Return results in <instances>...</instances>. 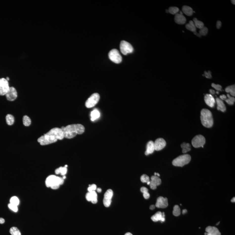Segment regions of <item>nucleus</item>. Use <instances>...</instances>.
<instances>
[{"instance_id": "obj_1", "label": "nucleus", "mask_w": 235, "mask_h": 235, "mask_svg": "<svg viewBox=\"0 0 235 235\" xmlns=\"http://www.w3.org/2000/svg\"><path fill=\"white\" fill-rule=\"evenodd\" d=\"M64 133L61 128H54L39 137L38 139L41 145L45 146L56 142L58 140H62Z\"/></svg>"}, {"instance_id": "obj_2", "label": "nucleus", "mask_w": 235, "mask_h": 235, "mask_svg": "<svg viewBox=\"0 0 235 235\" xmlns=\"http://www.w3.org/2000/svg\"><path fill=\"white\" fill-rule=\"evenodd\" d=\"M64 133V138L72 139L77 135L84 133L85 128L82 124H72L61 128Z\"/></svg>"}, {"instance_id": "obj_3", "label": "nucleus", "mask_w": 235, "mask_h": 235, "mask_svg": "<svg viewBox=\"0 0 235 235\" xmlns=\"http://www.w3.org/2000/svg\"><path fill=\"white\" fill-rule=\"evenodd\" d=\"M201 121L202 125L206 128H211L213 125V115L211 111L207 109H203L201 111Z\"/></svg>"}, {"instance_id": "obj_4", "label": "nucleus", "mask_w": 235, "mask_h": 235, "mask_svg": "<svg viewBox=\"0 0 235 235\" xmlns=\"http://www.w3.org/2000/svg\"><path fill=\"white\" fill-rule=\"evenodd\" d=\"M64 179L62 178L58 177L55 175H50L46 178L45 185L48 188H51L54 185L60 186L64 183Z\"/></svg>"}, {"instance_id": "obj_5", "label": "nucleus", "mask_w": 235, "mask_h": 235, "mask_svg": "<svg viewBox=\"0 0 235 235\" xmlns=\"http://www.w3.org/2000/svg\"><path fill=\"white\" fill-rule=\"evenodd\" d=\"M191 159V157L189 154L181 155L173 160L172 165L175 166L182 167L189 163Z\"/></svg>"}, {"instance_id": "obj_6", "label": "nucleus", "mask_w": 235, "mask_h": 235, "mask_svg": "<svg viewBox=\"0 0 235 235\" xmlns=\"http://www.w3.org/2000/svg\"><path fill=\"white\" fill-rule=\"evenodd\" d=\"M110 59L116 64H119L122 61V57L118 50L113 49L108 53Z\"/></svg>"}, {"instance_id": "obj_7", "label": "nucleus", "mask_w": 235, "mask_h": 235, "mask_svg": "<svg viewBox=\"0 0 235 235\" xmlns=\"http://www.w3.org/2000/svg\"><path fill=\"white\" fill-rule=\"evenodd\" d=\"M206 143V139L202 135H199L195 136L192 141V144L194 147L197 148L203 146Z\"/></svg>"}, {"instance_id": "obj_8", "label": "nucleus", "mask_w": 235, "mask_h": 235, "mask_svg": "<svg viewBox=\"0 0 235 235\" xmlns=\"http://www.w3.org/2000/svg\"><path fill=\"white\" fill-rule=\"evenodd\" d=\"M100 95L98 93H94L91 95L85 102V106L87 108H91L95 106L99 102Z\"/></svg>"}, {"instance_id": "obj_9", "label": "nucleus", "mask_w": 235, "mask_h": 235, "mask_svg": "<svg viewBox=\"0 0 235 235\" xmlns=\"http://www.w3.org/2000/svg\"><path fill=\"white\" fill-rule=\"evenodd\" d=\"M120 48L121 52L124 55L131 53L133 51V48L132 45L129 43L125 41H122L121 42Z\"/></svg>"}, {"instance_id": "obj_10", "label": "nucleus", "mask_w": 235, "mask_h": 235, "mask_svg": "<svg viewBox=\"0 0 235 235\" xmlns=\"http://www.w3.org/2000/svg\"><path fill=\"white\" fill-rule=\"evenodd\" d=\"M10 87L8 81L6 78H0V95H5Z\"/></svg>"}, {"instance_id": "obj_11", "label": "nucleus", "mask_w": 235, "mask_h": 235, "mask_svg": "<svg viewBox=\"0 0 235 235\" xmlns=\"http://www.w3.org/2000/svg\"><path fill=\"white\" fill-rule=\"evenodd\" d=\"M113 195V191L111 189L107 190L104 195L103 204L105 206L108 207L111 204V199Z\"/></svg>"}, {"instance_id": "obj_12", "label": "nucleus", "mask_w": 235, "mask_h": 235, "mask_svg": "<svg viewBox=\"0 0 235 235\" xmlns=\"http://www.w3.org/2000/svg\"><path fill=\"white\" fill-rule=\"evenodd\" d=\"M5 95L7 100L13 101L16 100L18 97V92L16 88L14 87H10L8 91Z\"/></svg>"}, {"instance_id": "obj_13", "label": "nucleus", "mask_w": 235, "mask_h": 235, "mask_svg": "<svg viewBox=\"0 0 235 235\" xmlns=\"http://www.w3.org/2000/svg\"><path fill=\"white\" fill-rule=\"evenodd\" d=\"M168 206V199L167 198L160 196L157 199L155 206L157 208H166Z\"/></svg>"}, {"instance_id": "obj_14", "label": "nucleus", "mask_w": 235, "mask_h": 235, "mask_svg": "<svg viewBox=\"0 0 235 235\" xmlns=\"http://www.w3.org/2000/svg\"><path fill=\"white\" fill-rule=\"evenodd\" d=\"M154 143L155 150L156 151H160L165 148L166 146V142L162 138H159L155 141Z\"/></svg>"}, {"instance_id": "obj_15", "label": "nucleus", "mask_w": 235, "mask_h": 235, "mask_svg": "<svg viewBox=\"0 0 235 235\" xmlns=\"http://www.w3.org/2000/svg\"><path fill=\"white\" fill-rule=\"evenodd\" d=\"M150 187L152 190H155L157 186H159L161 184V180L159 177L155 175L152 176L151 177V181H150Z\"/></svg>"}, {"instance_id": "obj_16", "label": "nucleus", "mask_w": 235, "mask_h": 235, "mask_svg": "<svg viewBox=\"0 0 235 235\" xmlns=\"http://www.w3.org/2000/svg\"><path fill=\"white\" fill-rule=\"evenodd\" d=\"M86 199L88 202H91L93 204H96L97 202V194L95 191L87 192L86 195Z\"/></svg>"}, {"instance_id": "obj_17", "label": "nucleus", "mask_w": 235, "mask_h": 235, "mask_svg": "<svg viewBox=\"0 0 235 235\" xmlns=\"http://www.w3.org/2000/svg\"><path fill=\"white\" fill-rule=\"evenodd\" d=\"M151 219L154 222H157L159 221H160L161 222H164L165 221V213H162L160 211L158 212L151 216Z\"/></svg>"}, {"instance_id": "obj_18", "label": "nucleus", "mask_w": 235, "mask_h": 235, "mask_svg": "<svg viewBox=\"0 0 235 235\" xmlns=\"http://www.w3.org/2000/svg\"><path fill=\"white\" fill-rule=\"evenodd\" d=\"M205 102L208 106L213 107L215 106V101L212 95L211 94H206L204 97Z\"/></svg>"}, {"instance_id": "obj_19", "label": "nucleus", "mask_w": 235, "mask_h": 235, "mask_svg": "<svg viewBox=\"0 0 235 235\" xmlns=\"http://www.w3.org/2000/svg\"><path fill=\"white\" fill-rule=\"evenodd\" d=\"M206 235H221L220 232L215 227L209 226L206 229Z\"/></svg>"}, {"instance_id": "obj_20", "label": "nucleus", "mask_w": 235, "mask_h": 235, "mask_svg": "<svg viewBox=\"0 0 235 235\" xmlns=\"http://www.w3.org/2000/svg\"><path fill=\"white\" fill-rule=\"evenodd\" d=\"M155 146H154V143L152 141H150L147 144L146 146V150L145 152V155H146L152 154L155 151Z\"/></svg>"}, {"instance_id": "obj_21", "label": "nucleus", "mask_w": 235, "mask_h": 235, "mask_svg": "<svg viewBox=\"0 0 235 235\" xmlns=\"http://www.w3.org/2000/svg\"><path fill=\"white\" fill-rule=\"evenodd\" d=\"M174 20L175 22L177 24H183L186 23V19L183 15H181L180 14L177 13L175 15Z\"/></svg>"}, {"instance_id": "obj_22", "label": "nucleus", "mask_w": 235, "mask_h": 235, "mask_svg": "<svg viewBox=\"0 0 235 235\" xmlns=\"http://www.w3.org/2000/svg\"><path fill=\"white\" fill-rule=\"evenodd\" d=\"M216 102L217 103V109L219 110V111H221L222 112H225L226 111V106L224 104L223 101L221 99L217 98L216 99Z\"/></svg>"}, {"instance_id": "obj_23", "label": "nucleus", "mask_w": 235, "mask_h": 235, "mask_svg": "<svg viewBox=\"0 0 235 235\" xmlns=\"http://www.w3.org/2000/svg\"><path fill=\"white\" fill-rule=\"evenodd\" d=\"M182 11L186 15L190 16L193 14L194 11L191 7L188 6H183L182 8Z\"/></svg>"}, {"instance_id": "obj_24", "label": "nucleus", "mask_w": 235, "mask_h": 235, "mask_svg": "<svg viewBox=\"0 0 235 235\" xmlns=\"http://www.w3.org/2000/svg\"><path fill=\"white\" fill-rule=\"evenodd\" d=\"M100 116V113L98 110L95 109L91 113V119L92 121L96 120Z\"/></svg>"}, {"instance_id": "obj_25", "label": "nucleus", "mask_w": 235, "mask_h": 235, "mask_svg": "<svg viewBox=\"0 0 235 235\" xmlns=\"http://www.w3.org/2000/svg\"><path fill=\"white\" fill-rule=\"evenodd\" d=\"M67 167H60L59 168L57 169L55 171V173L56 174H61V175L63 176H64L66 175V174L67 172Z\"/></svg>"}, {"instance_id": "obj_26", "label": "nucleus", "mask_w": 235, "mask_h": 235, "mask_svg": "<svg viewBox=\"0 0 235 235\" xmlns=\"http://www.w3.org/2000/svg\"><path fill=\"white\" fill-rule=\"evenodd\" d=\"M181 147L182 149V152L183 153H186L191 150V146L189 143L183 142L181 144Z\"/></svg>"}, {"instance_id": "obj_27", "label": "nucleus", "mask_w": 235, "mask_h": 235, "mask_svg": "<svg viewBox=\"0 0 235 235\" xmlns=\"http://www.w3.org/2000/svg\"><path fill=\"white\" fill-rule=\"evenodd\" d=\"M186 29H188L189 30H190V31H192V32H194L195 31H196V27L195 26L193 21H190L189 22V23L186 24Z\"/></svg>"}, {"instance_id": "obj_28", "label": "nucleus", "mask_w": 235, "mask_h": 235, "mask_svg": "<svg viewBox=\"0 0 235 235\" xmlns=\"http://www.w3.org/2000/svg\"><path fill=\"white\" fill-rule=\"evenodd\" d=\"M6 120L7 123L9 126L12 125L15 122L14 117L12 115H10V114H8L7 115V116L6 117Z\"/></svg>"}, {"instance_id": "obj_29", "label": "nucleus", "mask_w": 235, "mask_h": 235, "mask_svg": "<svg viewBox=\"0 0 235 235\" xmlns=\"http://www.w3.org/2000/svg\"><path fill=\"white\" fill-rule=\"evenodd\" d=\"M225 91L227 93H230V95L233 96H235V85H232L226 87L225 89Z\"/></svg>"}, {"instance_id": "obj_30", "label": "nucleus", "mask_w": 235, "mask_h": 235, "mask_svg": "<svg viewBox=\"0 0 235 235\" xmlns=\"http://www.w3.org/2000/svg\"><path fill=\"white\" fill-rule=\"evenodd\" d=\"M10 233L11 235H21L20 231L16 227H12L10 230Z\"/></svg>"}, {"instance_id": "obj_31", "label": "nucleus", "mask_w": 235, "mask_h": 235, "mask_svg": "<svg viewBox=\"0 0 235 235\" xmlns=\"http://www.w3.org/2000/svg\"><path fill=\"white\" fill-rule=\"evenodd\" d=\"M193 21H194V23L195 27H197L200 29L204 27V25L203 23L200 21L198 20L197 18H193Z\"/></svg>"}, {"instance_id": "obj_32", "label": "nucleus", "mask_w": 235, "mask_h": 235, "mask_svg": "<svg viewBox=\"0 0 235 235\" xmlns=\"http://www.w3.org/2000/svg\"><path fill=\"white\" fill-rule=\"evenodd\" d=\"M10 203L18 206L20 204V200L18 197H17L16 196H14L11 197V198L10 200Z\"/></svg>"}, {"instance_id": "obj_33", "label": "nucleus", "mask_w": 235, "mask_h": 235, "mask_svg": "<svg viewBox=\"0 0 235 235\" xmlns=\"http://www.w3.org/2000/svg\"><path fill=\"white\" fill-rule=\"evenodd\" d=\"M31 119L27 115H25L23 118V123L24 126H29L31 124Z\"/></svg>"}, {"instance_id": "obj_34", "label": "nucleus", "mask_w": 235, "mask_h": 235, "mask_svg": "<svg viewBox=\"0 0 235 235\" xmlns=\"http://www.w3.org/2000/svg\"><path fill=\"white\" fill-rule=\"evenodd\" d=\"M181 210L178 205H175L173 208V214L175 216H178L180 215Z\"/></svg>"}, {"instance_id": "obj_35", "label": "nucleus", "mask_w": 235, "mask_h": 235, "mask_svg": "<svg viewBox=\"0 0 235 235\" xmlns=\"http://www.w3.org/2000/svg\"><path fill=\"white\" fill-rule=\"evenodd\" d=\"M227 96L228 97V99H226L225 101L229 105H233L235 101V98L233 97L230 96L229 94H227Z\"/></svg>"}, {"instance_id": "obj_36", "label": "nucleus", "mask_w": 235, "mask_h": 235, "mask_svg": "<svg viewBox=\"0 0 235 235\" xmlns=\"http://www.w3.org/2000/svg\"><path fill=\"white\" fill-rule=\"evenodd\" d=\"M169 13L172 15H176L179 11V8L175 7H171L168 9Z\"/></svg>"}, {"instance_id": "obj_37", "label": "nucleus", "mask_w": 235, "mask_h": 235, "mask_svg": "<svg viewBox=\"0 0 235 235\" xmlns=\"http://www.w3.org/2000/svg\"><path fill=\"white\" fill-rule=\"evenodd\" d=\"M141 181L143 183H147L150 182V177L146 174L142 175L141 177Z\"/></svg>"}, {"instance_id": "obj_38", "label": "nucleus", "mask_w": 235, "mask_h": 235, "mask_svg": "<svg viewBox=\"0 0 235 235\" xmlns=\"http://www.w3.org/2000/svg\"><path fill=\"white\" fill-rule=\"evenodd\" d=\"M8 207L10 210H12V211L14 212L15 213H17L18 211V206H17L16 205H13L11 203H9L8 205Z\"/></svg>"}, {"instance_id": "obj_39", "label": "nucleus", "mask_w": 235, "mask_h": 235, "mask_svg": "<svg viewBox=\"0 0 235 235\" xmlns=\"http://www.w3.org/2000/svg\"><path fill=\"white\" fill-rule=\"evenodd\" d=\"M208 32V29L207 27H204L201 28L199 31V34L201 36H205L206 35Z\"/></svg>"}, {"instance_id": "obj_40", "label": "nucleus", "mask_w": 235, "mask_h": 235, "mask_svg": "<svg viewBox=\"0 0 235 235\" xmlns=\"http://www.w3.org/2000/svg\"><path fill=\"white\" fill-rule=\"evenodd\" d=\"M97 189V186L95 184H92L91 185H89L88 188L87 189V190L88 192L95 191Z\"/></svg>"}, {"instance_id": "obj_41", "label": "nucleus", "mask_w": 235, "mask_h": 235, "mask_svg": "<svg viewBox=\"0 0 235 235\" xmlns=\"http://www.w3.org/2000/svg\"><path fill=\"white\" fill-rule=\"evenodd\" d=\"M212 86L218 91H222V87L219 85H216V84H215L214 83H213V84H212Z\"/></svg>"}, {"instance_id": "obj_42", "label": "nucleus", "mask_w": 235, "mask_h": 235, "mask_svg": "<svg viewBox=\"0 0 235 235\" xmlns=\"http://www.w3.org/2000/svg\"><path fill=\"white\" fill-rule=\"evenodd\" d=\"M204 75H205V76L206 77V78H212L211 72L210 71H209L208 72L205 71L204 72Z\"/></svg>"}, {"instance_id": "obj_43", "label": "nucleus", "mask_w": 235, "mask_h": 235, "mask_svg": "<svg viewBox=\"0 0 235 235\" xmlns=\"http://www.w3.org/2000/svg\"><path fill=\"white\" fill-rule=\"evenodd\" d=\"M143 197L144 198L146 199H148L150 197V193L148 192H145L143 193Z\"/></svg>"}, {"instance_id": "obj_44", "label": "nucleus", "mask_w": 235, "mask_h": 235, "mask_svg": "<svg viewBox=\"0 0 235 235\" xmlns=\"http://www.w3.org/2000/svg\"><path fill=\"white\" fill-rule=\"evenodd\" d=\"M221 25H222V23H221L220 21H217V23H216V27H217V29H219L221 27Z\"/></svg>"}, {"instance_id": "obj_45", "label": "nucleus", "mask_w": 235, "mask_h": 235, "mask_svg": "<svg viewBox=\"0 0 235 235\" xmlns=\"http://www.w3.org/2000/svg\"><path fill=\"white\" fill-rule=\"evenodd\" d=\"M227 99V96L225 95H222L220 96V99L222 100H225Z\"/></svg>"}, {"instance_id": "obj_46", "label": "nucleus", "mask_w": 235, "mask_h": 235, "mask_svg": "<svg viewBox=\"0 0 235 235\" xmlns=\"http://www.w3.org/2000/svg\"><path fill=\"white\" fill-rule=\"evenodd\" d=\"M5 222V220L4 219L2 218H0V224H3Z\"/></svg>"}, {"instance_id": "obj_47", "label": "nucleus", "mask_w": 235, "mask_h": 235, "mask_svg": "<svg viewBox=\"0 0 235 235\" xmlns=\"http://www.w3.org/2000/svg\"><path fill=\"white\" fill-rule=\"evenodd\" d=\"M210 93L211 94V95H214L215 94V91L213 89H210Z\"/></svg>"}, {"instance_id": "obj_48", "label": "nucleus", "mask_w": 235, "mask_h": 235, "mask_svg": "<svg viewBox=\"0 0 235 235\" xmlns=\"http://www.w3.org/2000/svg\"><path fill=\"white\" fill-rule=\"evenodd\" d=\"M155 207V206L154 205H151V206H150V209L151 210H154Z\"/></svg>"}, {"instance_id": "obj_49", "label": "nucleus", "mask_w": 235, "mask_h": 235, "mask_svg": "<svg viewBox=\"0 0 235 235\" xmlns=\"http://www.w3.org/2000/svg\"><path fill=\"white\" fill-rule=\"evenodd\" d=\"M194 34H195V35H197V36L198 37H200L201 36V35H200V34H199V33H197V32H196V31H195V32H194Z\"/></svg>"}, {"instance_id": "obj_50", "label": "nucleus", "mask_w": 235, "mask_h": 235, "mask_svg": "<svg viewBox=\"0 0 235 235\" xmlns=\"http://www.w3.org/2000/svg\"><path fill=\"white\" fill-rule=\"evenodd\" d=\"M187 210H186V209L183 210H182V214H186V213H187Z\"/></svg>"}, {"instance_id": "obj_51", "label": "nucleus", "mask_w": 235, "mask_h": 235, "mask_svg": "<svg viewBox=\"0 0 235 235\" xmlns=\"http://www.w3.org/2000/svg\"><path fill=\"white\" fill-rule=\"evenodd\" d=\"M97 191L98 192H102V189L101 188H97Z\"/></svg>"}, {"instance_id": "obj_52", "label": "nucleus", "mask_w": 235, "mask_h": 235, "mask_svg": "<svg viewBox=\"0 0 235 235\" xmlns=\"http://www.w3.org/2000/svg\"><path fill=\"white\" fill-rule=\"evenodd\" d=\"M231 202H235V197H233V199H231Z\"/></svg>"}, {"instance_id": "obj_53", "label": "nucleus", "mask_w": 235, "mask_h": 235, "mask_svg": "<svg viewBox=\"0 0 235 235\" xmlns=\"http://www.w3.org/2000/svg\"><path fill=\"white\" fill-rule=\"evenodd\" d=\"M125 235H133L131 233H126Z\"/></svg>"}, {"instance_id": "obj_54", "label": "nucleus", "mask_w": 235, "mask_h": 235, "mask_svg": "<svg viewBox=\"0 0 235 235\" xmlns=\"http://www.w3.org/2000/svg\"><path fill=\"white\" fill-rule=\"evenodd\" d=\"M231 2L232 4H235V0H232Z\"/></svg>"}, {"instance_id": "obj_55", "label": "nucleus", "mask_w": 235, "mask_h": 235, "mask_svg": "<svg viewBox=\"0 0 235 235\" xmlns=\"http://www.w3.org/2000/svg\"><path fill=\"white\" fill-rule=\"evenodd\" d=\"M156 176H158V177H159V176H160V175L159 174V173H157Z\"/></svg>"}, {"instance_id": "obj_56", "label": "nucleus", "mask_w": 235, "mask_h": 235, "mask_svg": "<svg viewBox=\"0 0 235 235\" xmlns=\"http://www.w3.org/2000/svg\"><path fill=\"white\" fill-rule=\"evenodd\" d=\"M6 80L8 81L9 80V78L8 77H7V78H6Z\"/></svg>"}, {"instance_id": "obj_57", "label": "nucleus", "mask_w": 235, "mask_h": 235, "mask_svg": "<svg viewBox=\"0 0 235 235\" xmlns=\"http://www.w3.org/2000/svg\"><path fill=\"white\" fill-rule=\"evenodd\" d=\"M147 185H150V182H147Z\"/></svg>"}, {"instance_id": "obj_58", "label": "nucleus", "mask_w": 235, "mask_h": 235, "mask_svg": "<svg viewBox=\"0 0 235 235\" xmlns=\"http://www.w3.org/2000/svg\"><path fill=\"white\" fill-rule=\"evenodd\" d=\"M154 175H155V176H156L157 173H156V172H155V173H154Z\"/></svg>"}, {"instance_id": "obj_59", "label": "nucleus", "mask_w": 235, "mask_h": 235, "mask_svg": "<svg viewBox=\"0 0 235 235\" xmlns=\"http://www.w3.org/2000/svg\"><path fill=\"white\" fill-rule=\"evenodd\" d=\"M219 223H220V222H218V223L217 224H216V225H219Z\"/></svg>"}, {"instance_id": "obj_60", "label": "nucleus", "mask_w": 235, "mask_h": 235, "mask_svg": "<svg viewBox=\"0 0 235 235\" xmlns=\"http://www.w3.org/2000/svg\"><path fill=\"white\" fill-rule=\"evenodd\" d=\"M216 93H217V94H219V92H218V91H217V92H216Z\"/></svg>"}]
</instances>
